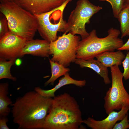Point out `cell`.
<instances>
[{"mask_svg": "<svg viewBox=\"0 0 129 129\" xmlns=\"http://www.w3.org/2000/svg\"><path fill=\"white\" fill-rule=\"evenodd\" d=\"M53 99L35 90L26 92L11 105L14 122L19 129H43Z\"/></svg>", "mask_w": 129, "mask_h": 129, "instance_id": "1", "label": "cell"}, {"mask_svg": "<svg viewBox=\"0 0 129 129\" xmlns=\"http://www.w3.org/2000/svg\"><path fill=\"white\" fill-rule=\"evenodd\" d=\"M83 120L76 100L64 93L53 98L43 129H78Z\"/></svg>", "mask_w": 129, "mask_h": 129, "instance_id": "2", "label": "cell"}, {"mask_svg": "<svg viewBox=\"0 0 129 129\" xmlns=\"http://www.w3.org/2000/svg\"><path fill=\"white\" fill-rule=\"evenodd\" d=\"M108 33L106 37L99 38L97 35L96 30H92L87 37L80 41L76 58L85 60L94 59L103 52L114 51L122 46L123 41L118 37L121 33L120 30L112 27Z\"/></svg>", "mask_w": 129, "mask_h": 129, "instance_id": "3", "label": "cell"}, {"mask_svg": "<svg viewBox=\"0 0 129 129\" xmlns=\"http://www.w3.org/2000/svg\"><path fill=\"white\" fill-rule=\"evenodd\" d=\"M0 11L7 19L10 32L27 41L33 39L38 27L37 20L33 14L13 1L1 3Z\"/></svg>", "mask_w": 129, "mask_h": 129, "instance_id": "4", "label": "cell"}, {"mask_svg": "<svg viewBox=\"0 0 129 129\" xmlns=\"http://www.w3.org/2000/svg\"><path fill=\"white\" fill-rule=\"evenodd\" d=\"M102 9V7L94 5L89 0H78L69 17L65 32L79 35L81 39L86 38L89 33L86 30V24L89 23L91 17Z\"/></svg>", "mask_w": 129, "mask_h": 129, "instance_id": "5", "label": "cell"}, {"mask_svg": "<svg viewBox=\"0 0 129 129\" xmlns=\"http://www.w3.org/2000/svg\"><path fill=\"white\" fill-rule=\"evenodd\" d=\"M110 68L112 86L106 92L104 98V107L108 115L114 110L121 109L124 106L129 105V94L123 84V73L118 65Z\"/></svg>", "mask_w": 129, "mask_h": 129, "instance_id": "6", "label": "cell"}, {"mask_svg": "<svg viewBox=\"0 0 129 129\" xmlns=\"http://www.w3.org/2000/svg\"><path fill=\"white\" fill-rule=\"evenodd\" d=\"M80 37L70 33L64 32L50 43L49 54L53 55L51 59L66 67L76 58L77 50Z\"/></svg>", "mask_w": 129, "mask_h": 129, "instance_id": "7", "label": "cell"}, {"mask_svg": "<svg viewBox=\"0 0 129 129\" xmlns=\"http://www.w3.org/2000/svg\"><path fill=\"white\" fill-rule=\"evenodd\" d=\"M55 9L46 13L33 14L37 20V30L40 36L50 43L57 39L58 32H65L67 27V22L65 20L56 23L50 21V16Z\"/></svg>", "mask_w": 129, "mask_h": 129, "instance_id": "8", "label": "cell"}, {"mask_svg": "<svg viewBox=\"0 0 129 129\" xmlns=\"http://www.w3.org/2000/svg\"><path fill=\"white\" fill-rule=\"evenodd\" d=\"M10 31L0 38V59L7 60L20 57L27 41Z\"/></svg>", "mask_w": 129, "mask_h": 129, "instance_id": "9", "label": "cell"}, {"mask_svg": "<svg viewBox=\"0 0 129 129\" xmlns=\"http://www.w3.org/2000/svg\"><path fill=\"white\" fill-rule=\"evenodd\" d=\"M66 0H13L20 6L33 14L50 11L62 5Z\"/></svg>", "mask_w": 129, "mask_h": 129, "instance_id": "10", "label": "cell"}, {"mask_svg": "<svg viewBox=\"0 0 129 129\" xmlns=\"http://www.w3.org/2000/svg\"><path fill=\"white\" fill-rule=\"evenodd\" d=\"M129 105L123 106L117 112L114 110L108 114L105 118L102 120H97L89 117L83 120V123L92 129H112L118 121L122 120L128 113Z\"/></svg>", "mask_w": 129, "mask_h": 129, "instance_id": "11", "label": "cell"}, {"mask_svg": "<svg viewBox=\"0 0 129 129\" xmlns=\"http://www.w3.org/2000/svg\"><path fill=\"white\" fill-rule=\"evenodd\" d=\"M50 43L44 39L27 40L21 51L20 57L27 54L43 57H48Z\"/></svg>", "mask_w": 129, "mask_h": 129, "instance_id": "12", "label": "cell"}, {"mask_svg": "<svg viewBox=\"0 0 129 129\" xmlns=\"http://www.w3.org/2000/svg\"><path fill=\"white\" fill-rule=\"evenodd\" d=\"M86 81L85 80H79L73 79L71 77L68 72L61 78L58 83L52 89L48 90L42 89L39 87L35 88L34 90L41 95L46 97L53 98L55 96L56 91L65 85L73 84L79 87L85 86Z\"/></svg>", "mask_w": 129, "mask_h": 129, "instance_id": "13", "label": "cell"}, {"mask_svg": "<svg viewBox=\"0 0 129 129\" xmlns=\"http://www.w3.org/2000/svg\"><path fill=\"white\" fill-rule=\"evenodd\" d=\"M75 62L81 68H88L93 70L103 78L106 84L110 83L111 81L108 76L107 67L97 60L92 59L85 60L76 58Z\"/></svg>", "mask_w": 129, "mask_h": 129, "instance_id": "14", "label": "cell"}, {"mask_svg": "<svg viewBox=\"0 0 129 129\" xmlns=\"http://www.w3.org/2000/svg\"><path fill=\"white\" fill-rule=\"evenodd\" d=\"M125 56L121 51L116 52L107 51L103 52L96 57L97 59L107 67L122 64Z\"/></svg>", "mask_w": 129, "mask_h": 129, "instance_id": "15", "label": "cell"}, {"mask_svg": "<svg viewBox=\"0 0 129 129\" xmlns=\"http://www.w3.org/2000/svg\"><path fill=\"white\" fill-rule=\"evenodd\" d=\"M8 84L7 83L0 84V117H7L11 111L9 106L13 103L8 95Z\"/></svg>", "mask_w": 129, "mask_h": 129, "instance_id": "16", "label": "cell"}, {"mask_svg": "<svg viewBox=\"0 0 129 129\" xmlns=\"http://www.w3.org/2000/svg\"><path fill=\"white\" fill-rule=\"evenodd\" d=\"M51 70V75L50 78L44 83L45 86L49 84L53 85L55 81L59 77L64 75L70 69L58 63L49 59Z\"/></svg>", "mask_w": 129, "mask_h": 129, "instance_id": "17", "label": "cell"}, {"mask_svg": "<svg viewBox=\"0 0 129 129\" xmlns=\"http://www.w3.org/2000/svg\"><path fill=\"white\" fill-rule=\"evenodd\" d=\"M118 19L120 25L121 38L129 36V6L123 8Z\"/></svg>", "mask_w": 129, "mask_h": 129, "instance_id": "18", "label": "cell"}, {"mask_svg": "<svg viewBox=\"0 0 129 129\" xmlns=\"http://www.w3.org/2000/svg\"><path fill=\"white\" fill-rule=\"evenodd\" d=\"M16 59H12L8 61L0 59V79H7L14 81L16 80V78L11 74L10 69L15 63Z\"/></svg>", "mask_w": 129, "mask_h": 129, "instance_id": "19", "label": "cell"}, {"mask_svg": "<svg viewBox=\"0 0 129 129\" xmlns=\"http://www.w3.org/2000/svg\"><path fill=\"white\" fill-rule=\"evenodd\" d=\"M106 1L111 5L114 17L118 19V15L124 7L123 0H99Z\"/></svg>", "mask_w": 129, "mask_h": 129, "instance_id": "20", "label": "cell"}, {"mask_svg": "<svg viewBox=\"0 0 129 129\" xmlns=\"http://www.w3.org/2000/svg\"><path fill=\"white\" fill-rule=\"evenodd\" d=\"M8 21L6 17L0 13V38L9 32Z\"/></svg>", "mask_w": 129, "mask_h": 129, "instance_id": "21", "label": "cell"}, {"mask_svg": "<svg viewBox=\"0 0 129 129\" xmlns=\"http://www.w3.org/2000/svg\"><path fill=\"white\" fill-rule=\"evenodd\" d=\"M122 64L124 69L123 73V78L125 80L129 79V52H128L126 56L122 61Z\"/></svg>", "mask_w": 129, "mask_h": 129, "instance_id": "22", "label": "cell"}, {"mask_svg": "<svg viewBox=\"0 0 129 129\" xmlns=\"http://www.w3.org/2000/svg\"><path fill=\"white\" fill-rule=\"evenodd\" d=\"M128 113L124 118L118 123H116L113 129H127L129 128V122L128 119Z\"/></svg>", "mask_w": 129, "mask_h": 129, "instance_id": "23", "label": "cell"}, {"mask_svg": "<svg viewBox=\"0 0 129 129\" xmlns=\"http://www.w3.org/2000/svg\"><path fill=\"white\" fill-rule=\"evenodd\" d=\"M8 121V119L7 117H0V129H9L7 124Z\"/></svg>", "mask_w": 129, "mask_h": 129, "instance_id": "24", "label": "cell"}, {"mask_svg": "<svg viewBox=\"0 0 129 129\" xmlns=\"http://www.w3.org/2000/svg\"><path fill=\"white\" fill-rule=\"evenodd\" d=\"M117 50L121 51L124 50L127 51L129 50V38L125 43L124 44L122 47L118 48Z\"/></svg>", "mask_w": 129, "mask_h": 129, "instance_id": "25", "label": "cell"}, {"mask_svg": "<svg viewBox=\"0 0 129 129\" xmlns=\"http://www.w3.org/2000/svg\"><path fill=\"white\" fill-rule=\"evenodd\" d=\"M22 61L19 59H16L15 61V64H16L17 65H20L22 63Z\"/></svg>", "mask_w": 129, "mask_h": 129, "instance_id": "26", "label": "cell"}, {"mask_svg": "<svg viewBox=\"0 0 129 129\" xmlns=\"http://www.w3.org/2000/svg\"><path fill=\"white\" fill-rule=\"evenodd\" d=\"M124 7L129 6V0H123Z\"/></svg>", "mask_w": 129, "mask_h": 129, "instance_id": "27", "label": "cell"}, {"mask_svg": "<svg viewBox=\"0 0 129 129\" xmlns=\"http://www.w3.org/2000/svg\"><path fill=\"white\" fill-rule=\"evenodd\" d=\"M13 1V0H0L1 3L11 2Z\"/></svg>", "mask_w": 129, "mask_h": 129, "instance_id": "28", "label": "cell"}, {"mask_svg": "<svg viewBox=\"0 0 129 129\" xmlns=\"http://www.w3.org/2000/svg\"><path fill=\"white\" fill-rule=\"evenodd\" d=\"M128 121H129V119H128Z\"/></svg>", "mask_w": 129, "mask_h": 129, "instance_id": "29", "label": "cell"}]
</instances>
